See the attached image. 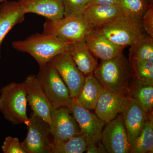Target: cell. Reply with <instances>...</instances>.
<instances>
[{"instance_id": "6da1fadb", "label": "cell", "mask_w": 153, "mask_h": 153, "mask_svg": "<svg viewBox=\"0 0 153 153\" xmlns=\"http://www.w3.org/2000/svg\"><path fill=\"white\" fill-rule=\"evenodd\" d=\"M105 89L127 94L133 71L131 63L122 53L117 57L101 60L93 72Z\"/></svg>"}, {"instance_id": "e0dca14e", "label": "cell", "mask_w": 153, "mask_h": 153, "mask_svg": "<svg viewBox=\"0 0 153 153\" xmlns=\"http://www.w3.org/2000/svg\"><path fill=\"white\" fill-rule=\"evenodd\" d=\"M26 14L33 13L56 21L64 16L63 0H19Z\"/></svg>"}, {"instance_id": "5b68a950", "label": "cell", "mask_w": 153, "mask_h": 153, "mask_svg": "<svg viewBox=\"0 0 153 153\" xmlns=\"http://www.w3.org/2000/svg\"><path fill=\"white\" fill-rule=\"evenodd\" d=\"M36 76L52 107L69 108L72 99L69 90L50 61L40 67Z\"/></svg>"}, {"instance_id": "1f68e13d", "label": "cell", "mask_w": 153, "mask_h": 153, "mask_svg": "<svg viewBox=\"0 0 153 153\" xmlns=\"http://www.w3.org/2000/svg\"><path fill=\"white\" fill-rule=\"evenodd\" d=\"M148 1H149V2L151 4H152L153 0H148Z\"/></svg>"}, {"instance_id": "83f0119b", "label": "cell", "mask_w": 153, "mask_h": 153, "mask_svg": "<svg viewBox=\"0 0 153 153\" xmlns=\"http://www.w3.org/2000/svg\"><path fill=\"white\" fill-rule=\"evenodd\" d=\"M1 149L4 153H27L19 139L11 136L6 137L1 146Z\"/></svg>"}, {"instance_id": "4316f807", "label": "cell", "mask_w": 153, "mask_h": 153, "mask_svg": "<svg viewBox=\"0 0 153 153\" xmlns=\"http://www.w3.org/2000/svg\"><path fill=\"white\" fill-rule=\"evenodd\" d=\"M64 16L82 17L89 0H63Z\"/></svg>"}, {"instance_id": "52a82bcc", "label": "cell", "mask_w": 153, "mask_h": 153, "mask_svg": "<svg viewBox=\"0 0 153 153\" xmlns=\"http://www.w3.org/2000/svg\"><path fill=\"white\" fill-rule=\"evenodd\" d=\"M25 124L27 134L21 144L26 153H52L53 139L49 124L32 112Z\"/></svg>"}, {"instance_id": "44dd1931", "label": "cell", "mask_w": 153, "mask_h": 153, "mask_svg": "<svg viewBox=\"0 0 153 153\" xmlns=\"http://www.w3.org/2000/svg\"><path fill=\"white\" fill-rule=\"evenodd\" d=\"M153 152V114L152 113H149L144 125L131 145L129 153Z\"/></svg>"}, {"instance_id": "3957f363", "label": "cell", "mask_w": 153, "mask_h": 153, "mask_svg": "<svg viewBox=\"0 0 153 153\" xmlns=\"http://www.w3.org/2000/svg\"><path fill=\"white\" fill-rule=\"evenodd\" d=\"M27 93L22 82H11L0 90V111L13 125L27 122Z\"/></svg>"}, {"instance_id": "d4e9b609", "label": "cell", "mask_w": 153, "mask_h": 153, "mask_svg": "<svg viewBox=\"0 0 153 153\" xmlns=\"http://www.w3.org/2000/svg\"><path fill=\"white\" fill-rule=\"evenodd\" d=\"M87 146L86 140L80 134L63 142L52 143V153H82Z\"/></svg>"}, {"instance_id": "4fadbf2b", "label": "cell", "mask_w": 153, "mask_h": 153, "mask_svg": "<svg viewBox=\"0 0 153 153\" xmlns=\"http://www.w3.org/2000/svg\"><path fill=\"white\" fill-rule=\"evenodd\" d=\"M120 114L129 142L131 146L144 125L149 113L145 111L135 99L128 94L126 97Z\"/></svg>"}, {"instance_id": "9c48e42d", "label": "cell", "mask_w": 153, "mask_h": 153, "mask_svg": "<svg viewBox=\"0 0 153 153\" xmlns=\"http://www.w3.org/2000/svg\"><path fill=\"white\" fill-rule=\"evenodd\" d=\"M50 61L68 88L71 98H76L84 84L85 75L66 51L56 55Z\"/></svg>"}, {"instance_id": "ba28073f", "label": "cell", "mask_w": 153, "mask_h": 153, "mask_svg": "<svg viewBox=\"0 0 153 153\" xmlns=\"http://www.w3.org/2000/svg\"><path fill=\"white\" fill-rule=\"evenodd\" d=\"M71 114L76 120L81 134L88 145L97 144L101 140L104 121L79 104L76 98L72 99L69 107Z\"/></svg>"}, {"instance_id": "f1b7e54d", "label": "cell", "mask_w": 153, "mask_h": 153, "mask_svg": "<svg viewBox=\"0 0 153 153\" xmlns=\"http://www.w3.org/2000/svg\"><path fill=\"white\" fill-rule=\"evenodd\" d=\"M142 26L145 33L153 38V7L151 6L142 18Z\"/></svg>"}, {"instance_id": "8992f818", "label": "cell", "mask_w": 153, "mask_h": 153, "mask_svg": "<svg viewBox=\"0 0 153 153\" xmlns=\"http://www.w3.org/2000/svg\"><path fill=\"white\" fill-rule=\"evenodd\" d=\"M91 30L82 17L64 16L56 21L47 19L43 33L55 36L66 44L84 40Z\"/></svg>"}, {"instance_id": "7c38bea8", "label": "cell", "mask_w": 153, "mask_h": 153, "mask_svg": "<svg viewBox=\"0 0 153 153\" xmlns=\"http://www.w3.org/2000/svg\"><path fill=\"white\" fill-rule=\"evenodd\" d=\"M22 83L26 90L27 100L33 113L50 125L52 106L37 76L34 74L29 75Z\"/></svg>"}, {"instance_id": "7402d4cb", "label": "cell", "mask_w": 153, "mask_h": 153, "mask_svg": "<svg viewBox=\"0 0 153 153\" xmlns=\"http://www.w3.org/2000/svg\"><path fill=\"white\" fill-rule=\"evenodd\" d=\"M153 62V38L143 33L131 46L129 59Z\"/></svg>"}, {"instance_id": "836d02e7", "label": "cell", "mask_w": 153, "mask_h": 153, "mask_svg": "<svg viewBox=\"0 0 153 153\" xmlns=\"http://www.w3.org/2000/svg\"><path fill=\"white\" fill-rule=\"evenodd\" d=\"M7 1V0H3V1Z\"/></svg>"}, {"instance_id": "ffe728a7", "label": "cell", "mask_w": 153, "mask_h": 153, "mask_svg": "<svg viewBox=\"0 0 153 153\" xmlns=\"http://www.w3.org/2000/svg\"><path fill=\"white\" fill-rule=\"evenodd\" d=\"M104 88L93 73L85 76L84 84L76 100L80 105L88 110L95 108Z\"/></svg>"}, {"instance_id": "8fae6325", "label": "cell", "mask_w": 153, "mask_h": 153, "mask_svg": "<svg viewBox=\"0 0 153 153\" xmlns=\"http://www.w3.org/2000/svg\"><path fill=\"white\" fill-rule=\"evenodd\" d=\"M102 133L101 140L108 153H128L131 145L129 142L121 114L106 123Z\"/></svg>"}, {"instance_id": "cb8c5ba5", "label": "cell", "mask_w": 153, "mask_h": 153, "mask_svg": "<svg viewBox=\"0 0 153 153\" xmlns=\"http://www.w3.org/2000/svg\"><path fill=\"white\" fill-rule=\"evenodd\" d=\"M129 60L132 68V78L143 85H153V62L137 59Z\"/></svg>"}, {"instance_id": "603a6c76", "label": "cell", "mask_w": 153, "mask_h": 153, "mask_svg": "<svg viewBox=\"0 0 153 153\" xmlns=\"http://www.w3.org/2000/svg\"><path fill=\"white\" fill-rule=\"evenodd\" d=\"M128 87V94L135 99L145 111L152 113L153 107V85H143L137 80Z\"/></svg>"}, {"instance_id": "277c9868", "label": "cell", "mask_w": 153, "mask_h": 153, "mask_svg": "<svg viewBox=\"0 0 153 153\" xmlns=\"http://www.w3.org/2000/svg\"><path fill=\"white\" fill-rule=\"evenodd\" d=\"M96 31L113 44L125 47L131 46L145 33L142 19L124 14Z\"/></svg>"}, {"instance_id": "4dcf8cb0", "label": "cell", "mask_w": 153, "mask_h": 153, "mask_svg": "<svg viewBox=\"0 0 153 153\" xmlns=\"http://www.w3.org/2000/svg\"><path fill=\"white\" fill-rule=\"evenodd\" d=\"M115 0H89V5H112Z\"/></svg>"}, {"instance_id": "d6a6232c", "label": "cell", "mask_w": 153, "mask_h": 153, "mask_svg": "<svg viewBox=\"0 0 153 153\" xmlns=\"http://www.w3.org/2000/svg\"><path fill=\"white\" fill-rule=\"evenodd\" d=\"M3 0H0V3L3 2Z\"/></svg>"}, {"instance_id": "f546056e", "label": "cell", "mask_w": 153, "mask_h": 153, "mask_svg": "<svg viewBox=\"0 0 153 153\" xmlns=\"http://www.w3.org/2000/svg\"><path fill=\"white\" fill-rule=\"evenodd\" d=\"M86 153H107V151L103 145H99L98 147H97V145H88L86 148Z\"/></svg>"}, {"instance_id": "2e32d148", "label": "cell", "mask_w": 153, "mask_h": 153, "mask_svg": "<svg viewBox=\"0 0 153 153\" xmlns=\"http://www.w3.org/2000/svg\"><path fill=\"white\" fill-rule=\"evenodd\" d=\"M128 94L115 93L104 88L94 109L96 114L106 123L112 120L120 114Z\"/></svg>"}, {"instance_id": "484cf974", "label": "cell", "mask_w": 153, "mask_h": 153, "mask_svg": "<svg viewBox=\"0 0 153 153\" xmlns=\"http://www.w3.org/2000/svg\"><path fill=\"white\" fill-rule=\"evenodd\" d=\"M115 4L124 15L140 19L153 5L148 0H115Z\"/></svg>"}, {"instance_id": "30bf717a", "label": "cell", "mask_w": 153, "mask_h": 153, "mask_svg": "<svg viewBox=\"0 0 153 153\" xmlns=\"http://www.w3.org/2000/svg\"><path fill=\"white\" fill-rule=\"evenodd\" d=\"M71 114L68 108H52L49 126L52 143L63 142L81 134L78 123Z\"/></svg>"}, {"instance_id": "9a60e30c", "label": "cell", "mask_w": 153, "mask_h": 153, "mask_svg": "<svg viewBox=\"0 0 153 153\" xmlns=\"http://www.w3.org/2000/svg\"><path fill=\"white\" fill-rule=\"evenodd\" d=\"M0 5V59L3 40L14 26L24 21L26 13L19 1H4Z\"/></svg>"}, {"instance_id": "d6986e66", "label": "cell", "mask_w": 153, "mask_h": 153, "mask_svg": "<svg viewBox=\"0 0 153 153\" xmlns=\"http://www.w3.org/2000/svg\"><path fill=\"white\" fill-rule=\"evenodd\" d=\"M65 47L66 52L85 76L93 73L98 63L84 40L66 43Z\"/></svg>"}, {"instance_id": "ac0fdd59", "label": "cell", "mask_w": 153, "mask_h": 153, "mask_svg": "<svg viewBox=\"0 0 153 153\" xmlns=\"http://www.w3.org/2000/svg\"><path fill=\"white\" fill-rule=\"evenodd\" d=\"M84 41L92 55L101 60L117 57L125 48L113 44L95 30H91L88 33Z\"/></svg>"}, {"instance_id": "7a4b0ae2", "label": "cell", "mask_w": 153, "mask_h": 153, "mask_svg": "<svg viewBox=\"0 0 153 153\" xmlns=\"http://www.w3.org/2000/svg\"><path fill=\"white\" fill-rule=\"evenodd\" d=\"M12 45L19 52L30 54L40 67L56 55L66 51L65 43L55 36L44 33L32 35L24 40L14 41Z\"/></svg>"}, {"instance_id": "5bb4252c", "label": "cell", "mask_w": 153, "mask_h": 153, "mask_svg": "<svg viewBox=\"0 0 153 153\" xmlns=\"http://www.w3.org/2000/svg\"><path fill=\"white\" fill-rule=\"evenodd\" d=\"M123 15L117 5H95L88 6L82 17L91 30L96 31Z\"/></svg>"}]
</instances>
